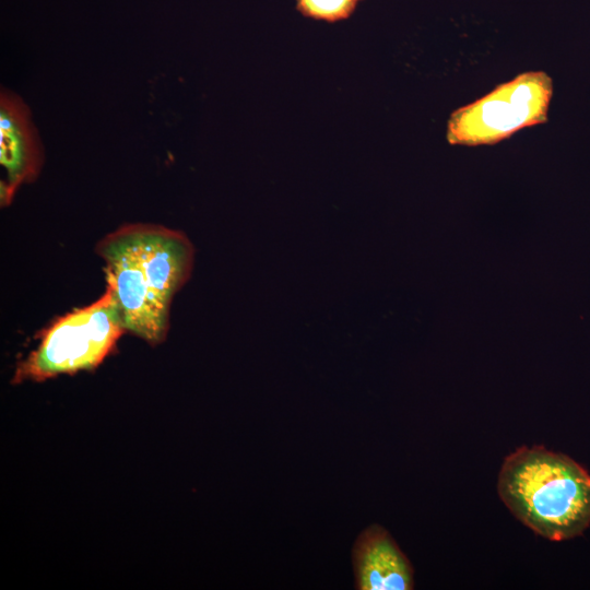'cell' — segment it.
<instances>
[{"mask_svg": "<svg viewBox=\"0 0 590 590\" xmlns=\"http://www.w3.org/2000/svg\"><path fill=\"white\" fill-rule=\"evenodd\" d=\"M358 590H411L413 568L389 532L379 524L366 528L352 551Z\"/></svg>", "mask_w": 590, "mask_h": 590, "instance_id": "cell-6", "label": "cell"}, {"mask_svg": "<svg viewBox=\"0 0 590 590\" xmlns=\"http://www.w3.org/2000/svg\"><path fill=\"white\" fill-rule=\"evenodd\" d=\"M362 0H296L297 11L306 17L329 23L349 19Z\"/></svg>", "mask_w": 590, "mask_h": 590, "instance_id": "cell-7", "label": "cell"}, {"mask_svg": "<svg viewBox=\"0 0 590 590\" xmlns=\"http://www.w3.org/2000/svg\"><path fill=\"white\" fill-rule=\"evenodd\" d=\"M126 331L116 296L107 285L93 304L54 323L39 345L17 366L14 384L43 381L97 367Z\"/></svg>", "mask_w": 590, "mask_h": 590, "instance_id": "cell-3", "label": "cell"}, {"mask_svg": "<svg viewBox=\"0 0 590 590\" xmlns=\"http://www.w3.org/2000/svg\"><path fill=\"white\" fill-rule=\"evenodd\" d=\"M44 160L39 135L24 101L7 88L0 94V185L2 205H8L19 187L38 176Z\"/></svg>", "mask_w": 590, "mask_h": 590, "instance_id": "cell-5", "label": "cell"}, {"mask_svg": "<svg viewBox=\"0 0 590 590\" xmlns=\"http://www.w3.org/2000/svg\"><path fill=\"white\" fill-rule=\"evenodd\" d=\"M497 489L511 514L545 539H571L590 524V475L565 455L520 447L505 459Z\"/></svg>", "mask_w": 590, "mask_h": 590, "instance_id": "cell-2", "label": "cell"}, {"mask_svg": "<svg viewBox=\"0 0 590 590\" xmlns=\"http://www.w3.org/2000/svg\"><path fill=\"white\" fill-rule=\"evenodd\" d=\"M128 332L151 345L162 343L174 295L189 279L194 249L188 237L153 224H129L97 245Z\"/></svg>", "mask_w": 590, "mask_h": 590, "instance_id": "cell-1", "label": "cell"}, {"mask_svg": "<svg viewBox=\"0 0 590 590\" xmlns=\"http://www.w3.org/2000/svg\"><path fill=\"white\" fill-rule=\"evenodd\" d=\"M552 95L547 73H520L455 110L447 122V141L469 146L495 144L523 128L542 125L547 121Z\"/></svg>", "mask_w": 590, "mask_h": 590, "instance_id": "cell-4", "label": "cell"}]
</instances>
